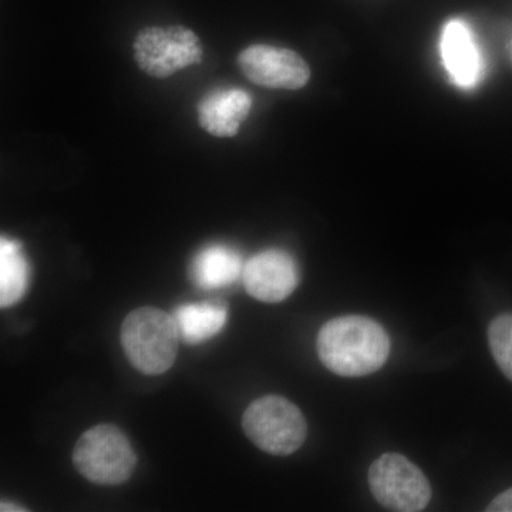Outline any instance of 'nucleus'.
I'll list each match as a JSON object with an SVG mask.
<instances>
[{"label":"nucleus","mask_w":512,"mask_h":512,"mask_svg":"<svg viewBox=\"0 0 512 512\" xmlns=\"http://www.w3.org/2000/svg\"><path fill=\"white\" fill-rule=\"evenodd\" d=\"M29 262L22 244L15 239H0V306L10 308L25 296L29 286Z\"/></svg>","instance_id":"ddd939ff"},{"label":"nucleus","mask_w":512,"mask_h":512,"mask_svg":"<svg viewBox=\"0 0 512 512\" xmlns=\"http://www.w3.org/2000/svg\"><path fill=\"white\" fill-rule=\"evenodd\" d=\"M370 491L387 510L423 511L430 503L429 480L409 458L397 453L383 454L369 470Z\"/></svg>","instance_id":"39448f33"},{"label":"nucleus","mask_w":512,"mask_h":512,"mask_svg":"<svg viewBox=\"0 0 512 512\" xmlns=\"http://www.w3.org/2000/svg\"><path fill=\"white\" fill-rule=\"evenodd\" d=\"M440 53L448 76L461 89H473L484 77V57L466 20L451 19L441 33Z\"/></svg>","instance_id":"1a4fd4ad"},{"label":"nucleus","mask_w":512,"mask_h":512,"mask_svg":"<svg viewBox=\"0 0 512 512\" xmlns=\"http://www.w3.org/2000/svg\"><path fill=\"white\" fill-rule=\"evenodd\" d=\"M180 338L188 345L207 342L224 329L227 309L214 303H187L174 312Z\"/></svg>","instance_id":"f8f14e48"},{"label":"nucleus","mask_w":512,"mask_h":512,"mask_svg":"<svg viewBox=\"0 0 512 512\" xmlns=\"http://www.w3.org/2000/svg\"><path fill=\"white\" fill-rule=\"evenodd\" d=\"M316 346L323 365L343 377L377 372L390 353L389 335L383 326L359 315L329 320L320 329Z\"/></svg>","instance_id":"f257e3e1"},{"label":"nucleus","mask_w":512,"mask_h":512,"mask_svg":"<svg viewBox=\"0 0 512 512\" xmlns=\"http://www.w3.org/2000/svg\"><path fill=\"white\" fill-rule=\"evenodd\" d=\"M74 467L99 485L126 483L137 466V454L126 434L113 424H99L82 434L73 450Z\"/></svg>","instance_id":"20e7f679"},{"label":"nucleus","mask_w":512,"mask_h":512,"mask_svg":"<svg viewBox=\"0 0 512 512\" xmlns=\"http://www.w3.org/2000/svg\"><path fill=\"white\" fill-rule=\"evenodd\" d=\"M2 511H26L25 508H19L18 505L2 503Z\"/></svg>","instance_id":"dca6fc26"},{"label":"nucleus","mask_w":512,"mask_h":512,"mask_svg":"<svg viewBox=\"0 0 512 512\" xmlns=\"http://www.w3.org/2000/svg\"><path fill=\"white\" fill-rule=\"evenodd\" d=\"M488 512H512V488L504 491L491 501L488 505Z\"/></svg>","instance_id":"2eb2a0df"},{"label":"nucleus","mask_w":512,"mask_h":512,"mask_svg":"<svg viewBox=\"0 0 512 512\" xmlns=\"http://www.w3.org/2000/svg\"><path fill=\"white\" fill-rule=\"evenodd\" d=\"M244 272L237 249L224 244L202 248L192 259L190 278L198 288L214 291L234 284Z\"/></svg>","instance_id":"9b49d317"},{"label":"nucleus","mask_w":512,"mask_h":512,"mask_svg":"<svg viewBox=\"0 0 512 512\" xmlns=\"http://www.w3.org/2000/svg\"><path fill=\"white\" fill-rule=\"evenodd\" d=\"M133 47L138 67L157 79L173 76L202 59L200 39L184 26L140 30Z\"/></svg>","instance_id":"423d86ee"},{"label":"nucleus","mask_w":512,"mask_h":512,"mask_svg":"<svg viewBox=\"0 0 512 512\" xmlns=\"http://www.w3.org/2000/svg\"><path fill=\"white\" fill-rule=\"evenodd\" d=\"M238 66L252 83L269 89L298 90L311 79L308 63L282 47L249 46L239 53Z\"/></svg>","instance_id":"0eeeda50"},{"label":"nucleus","mask_w":512,"mask_h":512,"mask_svg":"<svg viewBox=\"0 0 512 512\" xmlns=\"http://www.w3.org/2000/svg\"><path fill=\"white\" fill-rule=\"evenodd\" d=\"M251 107V96L245 90L218 89L198 104V121L212 136L235 137Z\"/></svg>","instance_id":"9d476101"},{"label":"nucleus","mask_w":512,"mask_h":512,"mask_svg":"<svg viewBox=\"0 0 512 512\" xmlns=\"http://www.w3.org/2000/svg\"><path fill=\"white\" fill-rule=\"evenodd\" d=\"M488 343L501 372L512 380V313H505L491 322Z\"/></svg>","instance_id":"4468645a"},{"label":"nucleus","mask_w":512,"mask_h":512,"mask_svg":"<svg viewBox=\"0 0 512 512\" xmlns=\"http://www.w3.org/2000/svg\"><path fill=\"white\" fill-rule=\"evenodd\" d=\"M248 439L272 456H289L303 446L308 424L301 410L285 397L268 394L249 404L242 417Z\"/></svg>","instance_id":"7ed1b4c3"},{"label":"nucleus","mask_w":512,"mask_h":512,"mask_svg":"<svg viewBox=\"0 0 512 512\" xmlns=\"http://www.w3.org/2000/svg\"><path fill=\"white\" fill-rule=\"evenodd\" d=\"M242 276L249 295L266 303L285 301L299 284L298 264L282 249H268L252 256Z\"/></svg>","instance_id":"6e6552de"},{"label":"nucleus","mask_w":512,"mask_h":512,"mask_svg":"<svg viewBox=\"0 0 512 512\" xmlns=\"http://www.w3.org/2000/svg\"><path fill=\"white\" fill-rule=\"evenodd\" d=\"M120 339L128 362L144 375H163L177 359L180 333L174 316L153 306L128 313Z\"/></svg>","instance_id":"f03ea898"}]
</instances>
